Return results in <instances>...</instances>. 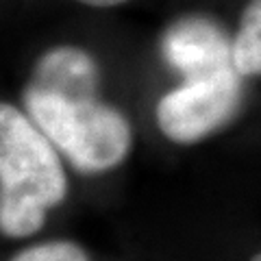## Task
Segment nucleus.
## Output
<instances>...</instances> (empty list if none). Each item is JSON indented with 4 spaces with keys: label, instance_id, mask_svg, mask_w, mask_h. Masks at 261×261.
Instances as JSON below:
<instances>
[{
    "label": "nucleus",
    "instance_id": "nucleus-5",
    "mask_svg": "<svg viewBox=\"0 0 261 261\" xmlns=\"http://www.w3.org/2000/svg\"><path fill=\"white\" fill-rule=\"evenodd\" d=\"M29 85L57 92L98 89V65L83 48L57 46L39 57Z\"/></svg>",
    "mask_w": 261,
    "mask_h": 261
},
{
    "label": "nucleus",
    "instance_id": "nucleus-3",
    "mask_svg": "<svg viewBox=\"0 0 261 261\" xmlns=\"http://www.w3.org/2000/svg\"><path fill=\"white\" fill-rule=\"evenodd\" d=\"M235 65L187 76L181 85L157 105V124L161 133L176 144H194L211 135L240 111L244 83Z\"/></svg>",
    "mask_w": 261,
    "mask_h": 261
},
{
    "label": "nucleus",
    "instance_id": "nucleus-9",
    "mask_svg": "<svg viewBox=\"0 0 261 261\" xmlns=\"http://www.w3.org/2000/svg\"><path fill=\"white\" fill-rule=\"evenodd\" d=\"M252 261H261V250L257 252V255H255V257H252Z\"/></svg>",
    "mask_w": 261,
    "mask_h": 261
},
{
    "label": "nucleus",
    "instance_id": "nucleus-7",
    "mask_svg": "<svg viewBox=\"0 0 261 261\" xmlns=\"http://www.w3.org/2000/svg\"><path fill=\"white\" fill-rule=\"evenodd\" d=\"M9 261H89L87 252L74 242L53 240L29 246L13 255Z\"/></svg>",
    "mask_w": 261,
    "mask_h": 261
},
{
    "label": "nucleus",
    "instance_id": "nucleus-8",
    "mask_svg": "<svg viewBox=\"0 0 261 261\" xmlns=\"http://www.w3.org/2000/svg\"><path fill=\"white\" fill-rule=\"evenodd\" d=\"M81 5H87V7H116V5H122L126 0H79Z\"/></svg>",
    "mask_w": 261,
    "mask_h": 261
},
{
    "label": "nucleus",
    "instance_id": "nucleus-1",
    "mask_svg": "<svg viewBox=\"0 0 261 261\" xmlns=\"http://www.w3.org/2000/svg\"><path fill=\"white\" fill-rule=\"evenodd\" d=\"M65 194L55 144L29 113L0 102V233L11 240L35 235Z\"/></svg>",
    "mask_w": 261,
    "mask_h": 261
},
{
    "label": "nucleus",
    "instance_id": "nucleus-4",
    "mask_svg": "<svg viewBox=\"0 0 261 261\" xmlns=\"http://www.w3.org/2000/svg\"><path fill=\"white\" fill-rule=\"evenodd\" d=\"M163 59L187 79L235 65L233 39L207 15H187L170 24L161 42Z\"/></svg>",
    "mask_w": 261,
    "mask_h": 261
},
{
    "label": "nucleus",
    "instance_id": "nucleus-6",
    "mask_svg": "<svg viewBox=\"0 0 261 261\" xmlns=\"http://www.w3.org/2000/svg\"><path fill=\"white\" fill-rule=\"evenodd\" d=\"M233 61L244 76L261 74V0H250L242 11L233 37Z\"/></svg>",
    "mask_w": 261,
    "mask_h": 261
},
{
    "label": "nucleus",
    "instance_id": "nucleus-2",
    "mask_svg": "<svg viewBox=\"0 0 261 261\" xmlns=\"http://www.w3.org/2000/svg\"><path fill=\"white\" fill-rule=\"evenodd\" d=\"M24 107L79 172L100 174L128 157L133 146L128 120L122 111L102 102L98 89L57 92L27 85Z\"/></svg>",
    "mask_w": 261,
    "mask_h": 261
}]
</instances>
